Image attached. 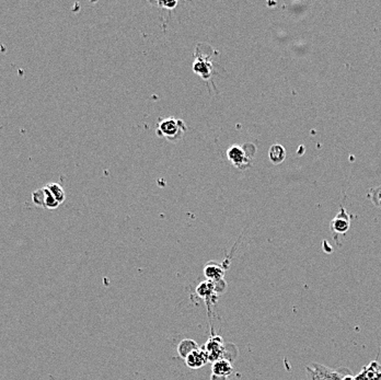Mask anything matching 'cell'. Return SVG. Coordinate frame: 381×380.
I'll return each instance as SVG.
<instances>
[{"mask_svg":"<svg viewBox=\"0 0 381 380\" xmlns=\"http://www.w3.org/2000/svg\"><path fill=\"white\" fill-rule=\"evenodd\" d=\"M308 380H355V376L346 367L330 368L318 363H312L305 368Z\"/></svg>","mask_w":381,"mask_h":380,"instance_id":"1","label":"cell"},{"mask_svg":"<svg viewBox=\"0 0 381 380\" xmlns=\"http://www.w3.org/2000/svg\"><path fill=\"white\" fill-rule=\"evenodd\" d=\"M186 132V126L182 120L168 117L160 120L157 126V135L165 137L170 142H178Z\"/></svg>","mask_w":381,"mask_h":380,"instance_id":"2","label":"cell"},{"mask_svg":"<svg viewBox=\"0 0 381 380\" xmlns=\"http://www.w3.org/2000/svg\"><path fill=\"white\" fill-rule=\"evenodd\" d=\"M255 154V147L252 145L250 149H246V145H233L227 150V157L234 167L245 170L252 164V158Z\"/></svg>","mask_w":381,"mask_h":380,"instance_id":"3","label":"cell"},{"mask_svg":"<svg viewBox=\"0 0 381 380\" xmlns=\"http://www.w3.org/2000/svg\"><path fill=\"white\" fill-rule=\"evenodd\" d=\"M204 348L206 350L209 361L216 362L220 360V358H223L225 348H224L223 339H221L220 336L218 335L212 336L211 339L208 340L206 346H205Z\"/></svg>","mask_w":381,"mask_h":380,"instance_id":"4","label":"cell"},{"mask_svg":"<svg viewBox=\"0 0 381 380\" xmlns=\"http://www.w3.org/2000/svg\"><path fill=\"white\" fill-rule=\"evenodd\" d=\"M184 360H185L186 365L192 369H198L200 367L206 365L209 362L206 350H205V348H199L192 350Z\"/></svg>","mask_w":381,"mask_h":380,"instance_id":"5","label":"cell"},{"mask_svg":"<svg viewBox=\"0 0 381 380\" xmlns=\"http://www.w3.org/2000/svg\"><path fill=\"white\" fill-rule=\"evenodd\" d=\"M331 231L336 235H343L350 229V216L346 214L345 209H341L337 216L332 219L330 223Z\"/></svg>","mask_w":381,"mask_h":380,"instance_id":"6","label":"cell"},{"mask_svg":"<svg viewBox=\"0 0 381 380\" xmlns=\"http://www.w3.org/2000/svg\"><path fill=\"white\" fill-rule=\"evenodd\" d=\"M355 380H381V365L378 362H371L364 367L362 373L355 376Z\"/></svg>","mask_w":381,"mask_h":380,"instance_id":"7","label":"cell"},{"mask_svg":"<svg viewBox=\"0 0 381 380\" xmlns=\"http://www.w3.org/2000/svg\"><path fill=\"white\" fill-rule=\"evenodd\" d=\"M212 371L213 376L228 378L230 377V375L233 373V368L231 363H230L228 360H226V358H220V360L213 362Z\"/></svg>","mask_w":381,"mask_h":380,"instance_id":"8","label":"cell"},{"mask_svg":"<svg viewBox=\"0 0 381 380\" xmlns=\"http://www.w3.org/2000/svg\"><path fill=\"white\" fill-rule=\"evenodd\" d=\"M208 62L209 60L200 55L199 57H196V61L193 65L194 73L199 75L205 80L209 79L212 76V65Z\"/></svg>","mask_w":381,"mask_h":380,"instance_id":"9","label":"cell"},{"mask_svg":"<svg viewBox=\"0 0 381 380\" xmlns=\"http://www.w3.org/2000/svg\"><path fill=\"white\" fill-rule=\"evenodd\" d=\"M205 276L211 282H219L223 280L225 271L219 264H216L215 262H209V263L204 269Z\"/></svg>","mask_w":381,"mask_h":380,"instance_id":"10","label":"cell"},{"mask_svg":"<svg viewBox=\"0 0 381 380\" xmlns=\"http://www.w3.org/2000/svg\"><path fill=\"white\" fill-rule=\"evenodd\" d=\"M269 158L272 163L280 164L284 161L285 158H286V150H285L282 145L275 143V145L271 146L269 150Z\"/></svg>","mask_w":381,"mask_h":380,"instance_id":"11","label":"cell"},{"mask_svg":"<svg viewBox=\"0 0 381 380\" xmlns=\"http://www.w3.org/2000/svg\"><path fill=\"white\" fill-rule=\"evenodd\" d=\"M198 348V345L196 344V342L193 340H183L181 343L178 346V353L182 358H185L192 350H194Z\"/></svg>","mask_w":381,"mask_h":380,"instance_id":"12","label":"cell"},{"mask_svg":"<svg viewBox=\"0 0 381 380\" xmlns=\"http://www.w3.org/2000/svg\"><path fill=\"white\" fill-rule=\"evenodd\" d=\"M213 293H215V287H213V283L211 281H208L207 283H202V284L198 287V294L207 302L213 295Z\"/></svg>","mask_w":381,"mask_h":380,"instance_id":"13","label":"cell"},{"mask_svg":"<svg viewBox=\"0 0 381 380\" xmlns=\"http://www.w3.org/2000/svg\"><path fill=\"white\" fill-rule=\"evenodd\" d=\"M46 188L48 189V191L51 192L52 195H53L54 197H55V200H56L58 203H60V204H61V203L65 201V198H66L65 192H64V190H62V188L61 187L60 184H57V183H49V184L46 185Z\"/></svg>","mask_w":381,"mask_h":380,"instance_id":"14","label":"cell"},{"mask_svg":"<svg viewBox=\"0 0 381 380\" xmlns=\"http://www.w3.org/2000/svg\"><path fill=\"white\" fill-rule=\"evenodd\" d=\"M32 198H33V202H34L36 205L44 207L45 201H46V192H45L44 188L37 190V191L33 193Z\"/></svg>","mask_w":381,"mask_h":380,"instance_id":"15","label":"cell"},{"mask_svg":"<svg viewBox=\"0 0 381 380\" xmlns=\"http://www.w3.org/2000/svg\"><path fill=\"white\" fill-rule=\"evenodd\" d=\"M376 196H377V202H376V204H377V205H379V206H381V190H379L378 193L376 194Z\"/></svg>","mask_w":381,"mask_h":380,"instance_id":"16","label":"cell"}]
</instances>
